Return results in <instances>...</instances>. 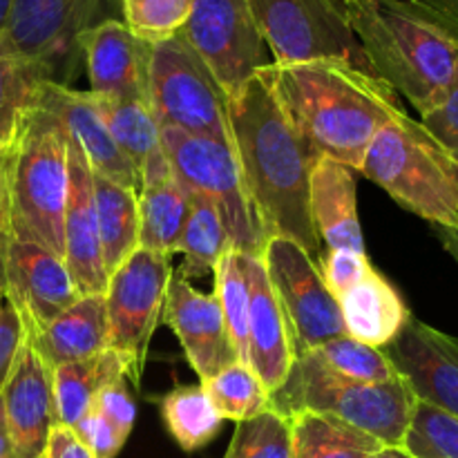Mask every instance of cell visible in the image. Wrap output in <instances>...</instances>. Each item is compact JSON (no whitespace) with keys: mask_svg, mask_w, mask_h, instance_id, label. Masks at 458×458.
Instances as JSON below:
<instances>
[{"mask_svg":"<svg viewBox=\"0 0 458 458\" xmlns=\"http://www.w3.org/2000/svg\"><path fill=\"white\" fill-rule=\"evenodd\" d=\"M228 130L246 191L267 237H286L316 255L309 174L318 157L284 114L262 74L228 97Z\"/></svg>","mask_w":458,"mask_h":458,"instance_id":"6da1fadb","label":"cell"},{"mask_svg":"<svg viewBox=\"0 0 458 458\" xmlns=\"http://www.w3.org/2000/svg\"><path fill=\"white\" fill-rule=\"evenodd\" d=\"M259 74L313 155L353 170L376 132L405 112L378 76L335 58L271 63Z\"/></svg>","mask_w":458,"mask_h":458,"instance_id":"7a4b0ae2","label":"cell"},{"mask_svg":"<svg viewBox=\"0 0 458 458\" xmlns=\"http://www.w3.org/2000/svg\"><path fill=\"white\" fill-rule=\"evenodd\" d=\"M343 4L374 76L420 116L437 107L458 72V43L398 0Z\"/></svg>","mask_w":458,"mask_h":458,"instance_id":"3957f363","label":"cell"},{"mask_svg":"<svg viewBox=\"0 0 458 458\" xmlns=\"http://www.w3.org/2000/svg\"><path fill=\"white\" fill-rule=\"evenodd\" d=\"M65 125L36 103L22 119L3 159L4 195L12 237L65 255L63 222L70 195Z\"/></svg>","mask_w":458,"mask_h":458,"instance_id":"277c9868","label":"cell"},{"mask_svg":"<svg viewBox=\"0 0 458 458\" xmlns=\"http://www.w3.org/2000/svg\"><path fill=\"white\" fill-rule=\"evenodd\" d=\"M414 389L405 378L360 383L327 369L313 353L295 358L289 378L271 394V410L282 416L316 411L369 434L383 447H403L416 410Z\"/></svg>","mask_w":458,"mask_h":458,"instance_id":"5b68a950","label":"cell"},{"mask_svg":"<svg viewBox=\"0 0 458 458\" xmlns=\"http://www.w3.org/2000/svg\"><path fill=\"white\" fill-rule=\"evenodd\" d=\"M358 173L387 191L403 208L441 231H458V188L447 152L407 112L376 132Z\"/></svg>","mask_w":458,"mask_h":458,"instance_id":"8992f818","label":"cell"},{"mask_svg":"<svg viewBox=\"0 0 458 458\" xmlns=\"http://www.w3.org/2000/svg\"><path fill=\"white\" fill-rule=\"evenodd\" d=\"M161 146L179 183L191 195L210 201L222 215L233 249L262 258L268 237L246 191L231 141L161 128Z\"/></svg>","mask_w":458,"mask_h":458,"instance_id":"52a82bcc","label":"cell"},{"mask_svg":"<svg viewBox=\"0 0 458 458\" xmlns=\"http://www.w3.org/2000/svg\"><path fill=\"white\" fill-rule=\"evenodd\" d=\"M148 103L161 128L231 141L228 94L182 31L152 43Z\"/></svg>","mask_w":458,"mask_h":458,"instance_id":"ba28073f","label":"cell"},{"mask_svg":"<svg viewBox=\"0 0 458 458\" xmlns=\"http://www.w3.org/2000/svg\"><path fill=\"white\" fill-rule=\"evenodd\" d=\"M107 0H12L0 43L45 81L67 85L83 61V36ZM119 3V0H116Z\"/></svg>","mask_w":458,"mask_h":458,"instance_id":"9c48e42d","label":"cell"},{"mask_svg":"<svg viewBox=\"0 0 458 458\" xmlns=\"http://www.w3.org/2000/svg\"><path fill=\"white\" fill-rule=\"evenodd\" d=\"M168 253L137 249L107 280V349L125 358L134 383H141L148 347L165 311L173 280Z\"/></svg>","mask_w":458,"mask_h":458,"instance_id":"30bf717a","label":"cell"},{"mask_svg":"<svg viewBox=\"0 0 458 458\" xmlns=\"http://www.w3.org/2000/svg\"><path fill=\"white\" fill-rule=\"evenodd\" d=\"M246 3L267 40L273 63L335 58L371 72L340 0H246Z\"/></svg>","mask_w":458,"mask_h":458,"instance_id":"8fae6325","label":"cell"},{"mask_svg":"<svg viewBox=\"0 0 458 458\" xmlns=\"http://www.w3.org/2000/svg\"><path fill=\"white\" fill-rule=\"evenodd\" d=\"M262 262L284 313L295 358L347 335L338 298L327 289L316 259L298 242L268 237Z\"/></svg>","mask_w":458,"mask_h":458,"instance_id":"7c38bea8","label":"cell"},{"mask_svg":"<svg viewBox=\"0 0 458 458\" xmlns=\"http://www.w3.org/2000/svg\"><path fill=\"white\" fill-rule=\"evenodd\" d=\"M182 34L228 97L273 63L246 0H192Z\"/></svg>","mask_w":458,"mask_h":458,"instance_id":"4fadbf2b","label":"cell"},{"mask_svg":"<svg viewBox=\"0 0 458 458\" xmlns=\"http://www.w3.org/2000/svg\"><path fill=\"white\" fill-rule=\"evenodd\" d=\"M4 293L21 313L25 334H38L81 298L65 259L34 242L12 237Z\"/></svg>","mask_w":458,"mask_h":458,"instance_id":"5bb4252c","label":"cell"},{"mask_svg":"<svg viewBox=\"0 0 458 458\" xmlns=\"http://www.w3.org/2000/svg\"><path fill=\"white\" fill-rule=\"evenodd\" d=\"M164 320L179 338L201 383L240 362L217 295L197 291L182 271H174L170 280Z\"/></svg>","mask_w":458,"mask_h":458,"instance_id":"9a60e30c","label":"cell"},{"mask_svg":"<svg viewBox=\"0 0 458 458\" xmlns=\"http://www.w3.org/2000/svg\"><path fill=\"white\" fill-rule=\"evenodd\" d=\"M383 353L419 401L458 419V338L411 316Z\"/></svg>","mask_w":458,"mask_h":458,"instance_id":"2e32d148","label":"cell"},{"mask_svg":"<svg viewBox=\"0 0 458 458\" xmlns=\"http://www.w3.org/2000/svg\"><path fill=\"white\" fill-rule=\"evenodd\" d=\"M0 398L13 458L43 456L49 432L58 425L54 371L27 340Z\"/></svg>","mask_w":458,"mask_h":458,"instance_id":"e0dca14e","label":"cell"},{"mask_svg":"<svg viewBox=\"0 0 458 458\" xmlns=\"http://www.w3.org/2000/svg\"><path fill=\"white\" fill-rule=\"evenodd\" d=\"M152 43L139 38L123 21L106 18L83 36V63L97 98H148Z\"/></svg>","mask_w":458,"mask_h":458,"instance_id":"ac0fdd59","label":"cell"},{"mask_svg":"<svg viewBox=\"0 0 458 458\" xmlns=\"http://www.w3.org/2000/svg\"><path fill=\"white\" fill-rule=\"evenodd\" d=\"M67 159H70V195H67L65 222H63V240H65L63 259L81 298L103 295L110 276L103 267L92 168L72 137L67 139Z\"/></svg>","mask_w":458,"mask_h":458,"instance_id":"d6986e66","label":"cell"},{"mask_svg":"<svg viewBox=\"0 0 458 458\" xmlns=\"http://www.w3.org/2000/svg\"><path fill=\"white\" fill-rule=\"evenodd\" d=\"M36 103L61 119L67 134L83 150L94 174H101L110 182H116L139 192L141 182H139L137 170L112 139L106 119L98 110L97 98L92 94L85 92V89H74L70 85L43 81Z\"/></svg>","mask_w":458,"mask_h":458,"instance_id":"ffe728a7","label":"cell"},{"mask_svg":"<svg viewBox=\"0 0 458 458\" xmlns=\"http://www.w3.org/2000/svg\"><path fill=\"white\" fill-rule=\"evenodd\" d=\"M250 282L249 302V360L268 394L277 392L289 378L295 362L293 344L286 329L284 313L276 298L262 258L246 259Z\"/></svg>","mask_w":458,"mask_h":458,"instance_id":"44dd1931","label":"cell"},{"mask_svg":"<svg viewBox=\"0 0 458 458\" xmlns=\"http://www.w3.org/2000/svg\"><path fill=\"white\" fill-rule=\"evenodd\" d=\"M356 170L318 157L309 174V213L320 242L329 250L365 253L356 206Z\"/></svg>","mask_w":458,"mask_h":458,"instance_id":"7402d4cb","label":"cell"},{"mask_svg":"<svg viewBox=\"0 0 458 458\" xmlns=\"http://www.w3.org/2000/svg\"><path fill=\"white\" fill-rule=\"evenodd\" d=\"M27 343L47 362L49 369L98 356L107 349L106 298H79L45 329L27 335Z\"/></svg>","mask_w":458,"mask_h":458,"instance_id":"603a6c76","label":"cell"},{"mask_svg":"<svg viewBox=\"0 0 458 458\" xmlns=\"http://www.w3.org/2000/svg\"><path fill=\"white\" fill-rule=\"evenodd\" d=\"M139 249L173 255L191 208V192L179 183L168 157L139 174Z\"/></svg>","mask_w":458,"mask_h":458,"instance_id":"cb8c5ba5","label":"cell"},{"mask_svg":"<svg viewBox=\"0 0 458 458\" xmlns=\"http://www.w3.org/2000/svg\"><path fill=\"white\" fill-rule=\"evenodd\" d=\"M338 304L349 338L376 349L387 347L411 318L401 293L374 267L356 286L340 295Z\"/></svg>","mask_w":458,"mask_h":458,"instance_id":"d4e9b609","label":"cell"},{"mask_svg":"<svg viewBox=\"0 0 458 458\" xmlns=\"http://www.w3.org/2000/svg\"><path fill=\"white\" fill-rule=\"evenodd\" d=\"M52 371L58 423L72 429L88 411H92L94 398L106 385L130 376L125 358L112 349H106L88 360L61 365Z\"/></svg>","mask_w":458,"mask_h":458,"instance_id":"484cf974","label":"cell"},{"mask_svg":"<svg viewBox=\"0 0 458 458\" xmlns=\"http://www.w3.org/2000/svg\"><path fill=\"white\" fill-rule=\"evenodd\" d=\"M103 267L116 271L139 249V192L92 173Z\"/></svg>","mask_w":458,"mask_h":458,"instance_id":"4316f807","label":"cell"},{"mask_svg":"<svg viewBox=\"0 0 458 458\" xmlns=\"http://www.w3.org/2000/svg\"><path fill=\"white\" fill-rule=\"evenodd\" d=\"M97 103L112 139L128 157L137 174H141L148 165L165 159L161 125L148 98H97Z\"/></svg>","mask_w":458,"mask_h":458,"instance_id":"83f0119b","label":"cell"},{"mask_svg":"<svg viewBox=\"0 0 458 458\" xmlns=\"http://www.w3.org/2000/svg\"><path fill=\"white\" fill-rule=\"evenodd\" d=\"M293 458H371L380 443L369 434L316 411L291 416Z\"/></svg>","mask_w":458,"mask_h":458,"instance_id":"f1b7e54d","label":"cell"},{"mask_svg":"<svg viewBox=\"0 0 458 458\" xmlns=\"http://www.w3.org/2000/svg\"><path fill=\"white\" fill-rule=\"evenodd\" d=\"M231 249V237H228V231L217 208L210 201L191 195L186 224H183L177 249H174V253L183 255V264L179 271L188 280L215 273L219 259Z\"/></svg>","mask_w":458,"mask_h":458,"instance_id":"f546056e","label":"cell"},{"mask_svg":"<svg viewBox=\"0 0 458 458\" xmlns=\"http://www.w3.org/2000/svg\"><path fill=\"white\" fill-rule=\"evenodd\" d=\"M161 416L170 437L186 452L208 445L224 423L204 385H182L165 394L161 401Z\"/></svg>","mask_w":458,"mask_h":458,"instance_id":"4dcf8cb0","label":"cell"},{"mask_svg":"<svg viewBox=\"0 0 458 458\" xmlns=\"http://www.w3.org/2000/svg\"><path fill=\"white\" fill-rule=\"evenodd\" d=\"M249 255L231 249L215 268V295L224 313V322L237 349L240 362L249 360V302L250 282L246 268Z\"/></svg>","mask_w":458,"mask_h":458,"instance_id":"1f68e13d","label":"cell"},{"mask_svg":"<svg viewBox=\"0 0 458 458\" xmlns=\"http://www.w3.org/2000/svg\"><path fill=\"white\" fill-rule=\"evenodd\" d=\"M43 76L0 43V155L16 137L27 112L36 106Z\"/></svg>","mask_w":458,"mask_h":458,"instance_id":"d6a6232c","label":"cell"},{"mask_svg":"<svg viewBox=\"0 0 458 458\" xmlns=\"http://www.w3.org/2000/svg\"><path fill=\"white\" fill-rule=\"evenodd\" d=\"M201 385L224 420L228 419L242 423V420L253 419L271 407V394L244 362L226 367Z\"/></svg>","mask_w":458,"mask_h":458,"instance_id":"836d02e7","label":"cell"},{"mask_svg":"<svg viewBox=\"0 0 458 458\" xmlns=\"http://www.w3.org/2000/svg\"><path fill=\"white\" fill-rule=\"evenodd\" d=\"M311 353L327 369L344 376V378L360 380V383H389V380L401 378V374L392 365V360L385 356L383 349L358 343L349 335L331 340Z\"/></svg>","mask_w":458,"mask_h":458,"instance_id":"e575fe53","label":"cell"},{"mask_svg":"<svg viewBox=\"0 0 458 458\" xmlns=\"http://www.w3.org/2000/svg\"><path fill=\"white\" fill-rule=\"evenodd\" d=\"M224 458H293L291 420L271 407L242 420Z\"/></svg>","mask_w":458,"mask_h":458,"instance_id":"d590c367","label":"cell"},{"mask_svg":"<svg viewBox=\"0 0 458 458\" xmlns=\"http://www.w3.org/2000/svg\"><path fill=\"white\" fill-rule=\"evenodd\" d=\"M403 447L414 458H458V419L419 401Z\"/></svg>","mask_w":458,"mask_h":458,"instance_id":"8d00e7d4","label":"cell"},{"mask_svg":"<svg viewBox=\"0 0 458 458\" xmlns=\"http://www.w3.org/2000/svg\"><path fill=\"white\" fill-rule=\"evenodd\" d=\"M123 22L148 43L179 34L191 16L192 0H119Z\"/></svg>","mask_w":458,"mask_h":458,"instance_id":"74e56055","label":"cell"},{"mask_svg":"<svg viewBox=\"0 0 458 458\" xmlns=\"http://www.w3.org/2000/svg\"><path fill=\"white\" fill-rule=\"evenodd\" d=\"M420 125L458 164V72L443 101L420 116Z\"/></svg>","mask_w":458,"mask_h":458,"instance_id":"f35d334b","label":"cell"},{"mask_svg":"<svg viewBox=\"0 0 458 458\" xmlns=\"http://www.w3.org/2000/svg\"><path fill=\"white\" fill-rule=\"evenodd\" d=\"M371 271V264L365 253H352V250H329L322 258L320 276L325 280L327 289L340 298L347 293L352 286H356L367 273Z\"/></svg>","mask_w":458,"mask_h":458,"instance_id":"ab89813d","label":"cell"},{"mask_svg":"<svg viewBox=\"0 0 458 458\" xmlns=\"http://www.w3.org/2000/svg\"><path fill=\"white\" fill-rule=\"evenodd\" d=\"M25 340L27 334L21 313L16 311L9 295L3 291L0 293V394H3L9 376H12L13 367H16L18 356L25 347Z\"/></svg>","mask_w":458,"mask_h":458,"instance_id":"60d3db41","label":"cell"},{"mask_svg":"<svg viewBox=\"0 0 458 458\" xmlns=\"http://www.w3.org/2000/svg\"><path fill=\"white\" fill-rule=\"evenodd\" d=\"M74 434L85 443L94 458H116L121 450H123L125 441L128 438L110 423V420L103 419L97 410L92 407V411L83 416V419L76 423Z\"/></svg>","mask_w":458,"mask_h":458,"instance_id":"b9f144b4","label":"cell"},{"mask_svg":"<svg viewBox=\"0 0 458 458\" xmlns=\"http://www.w3.org/2000/svg\"><path fill=\"white\" fill-rule=\"evenodd\" d=\"M94 410L103 416L106 420H110L125 438L130 437L134 428V420H137V407H134L132 396H130L128 387H125V380H114V383L106 385L101 392L94 398Z\"/></svg>","mask_w":458,"mask_h":458,"instance_id":"7bdbcfd3","label":"cell"},{"mask_svg":"<svg viewBox=\"0 0 458 458\" xmlns=\"http://www.w3.org/2000/svg\"><path fill=\"white\" fill-rule=\"evenodd\" d=\"M458 43V0H398Z\"/></svg>","mask_w":458,"mask_h":458,"instance_id":"ee69618b","label":"cell"},{"mask_svg":"<svg viewBox=\"0 0 458 458\" xmlns=\"http://www.w3.org/2000/svg\"><path fill=\"white\" fill-rule=\"evenodd\" d=\"M40 458H94V454L85 447V443L76 437L74 429L58 423L54 425V429L49 432L47 445H45V452Z\"/></svg>","mask_w":458,"mask_h":458,"instance_id":"f6af8a7d","label":"cell"},{"mask_svg":"<svg viewBox=\"0 0 458 458\" xmlns=\"http://www.w3.org/2000/svg\"><path fill=\"white\" fill-rule=\"evenodd\" d=\"M9 242H12V231H9L7 195H4L3 159H0V293H3V291H4V282H7V253H9Z\"/></svg>","mask_w":458,"mask_h":458,"instance_id":"bcb514c9","label":"cell"},{"mask_svg":"<svg viewBox=\"0 0 458 458\" xmlns=\"http://www.w3.org/2000/svg\"><path fill=\"white\" fill-rule=\"evenodd\" d=\"M0 458H13V450H12V438H9L7 419H4V407H3V398H0Z\"/></svg>","mask_w":458,"mask_h":458,"instance_id":"7dc6e473","label":"cell"},{"mask_svg":"<svg viewBox=\"0 0 458 458\" xmlns=\"http://www.w3.org/2000/svg\"><path fill=\"white\" fill-rule=\"evenodd\" d=\"M441 240L447 253H450L452 258H454V262L458 264V231H441Z\"/></svg>","mask_w":458,"mask_h":458,"instance_id":"c3c4849f","label":"cell"},{"mask_svg":"<svg viewBox=\"0 0 458 458\" xmlns=\"http://www.w3.org/2000/svg\"><path fill=\"white\" fill-rule=\"evenodd\" d=\"M371 458H414L405 447H380Z\"/></svg>","mask_w":458,"mask_h":458,"instance_id":"681fc988","label":"cell"},{"mask_svg":"<svg viewBox=\"0 0 458 458\" xmlns=\"http://www.w3.org/2000/svg\"><path fill=\"white\" fill-rule=\"evenodd\" d=\"M9 7H12V0H0V34H3L4 21H7Z\"/></svg>","mask_w":458,"mask_h":458,"instance_id":"f907efd6","label":"cell"},{"mask_svg":"<svg viewBox=\"0 0 458 458\" xmlns=\"http://www.w3.org/2000/svg\"><path fill=\"white\" fill-rule=\"evenodd\" d=\"M452 170H454V179H456V188H458V164L456 161H452Z\"/></svg>","mask_w":458,"mask_h":458,"instance_id":"816d5d0a","label":"cell"}]
</instances>
